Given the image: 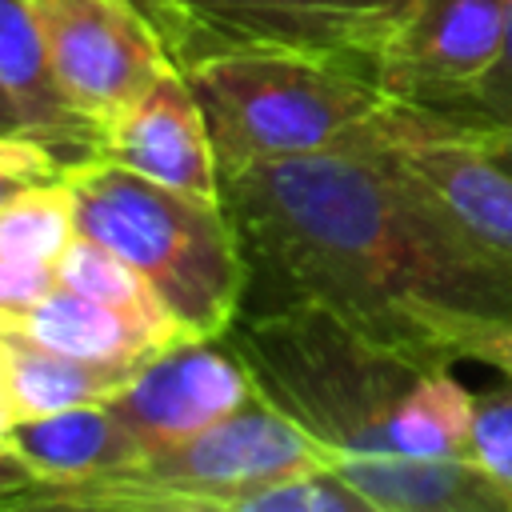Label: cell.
Wrapping results in <instances>:
<instances>
[{"label":"cell","instance_id":"cell-20","mask_svg":"<svg viewBox=\"0 0 512 512\" xmlns=\"http://www.w3.org/2000/svg\"><path fill=\"white\" fill-rule=\"evenodd\" d=\"M72 160L40 136H0V208L20 192L60 180Z\"/></svg>","mask_w":512,"mask_h":512},{"label":"cell","instance_id":"cell-7","mask_svg":"<svg viewBox=\"0 0 512 512\" xmlns=\"http://www.w3.org/2000/svg\"><path fill=\"white\" fill-rule=\"evenodd\" d=\"M60 96L100 140L168 68V40L136 0H32Z\"/></svg>","mask_w":512,"mask_h":512},{"label":"cell","instance_id":"cell-12","mask_svg":"<svg viewBox=\"0 0 512 512\" xmlns=\"http://www.w3.org/2000/svg\"><path fill=\"white\" fill-rule=\"evenodd\" d=\"M0 448L24 468L28 488L20 492H44V488H68L84 484L92 476H104L112 468H124L140 460L128 428L108 412V404H76L52 416L16 420Z\"/></svg>","mask_w":512,"mask_h":512},{"label":"cell","instance_id":"cell-24","mask_svg":"<svg viewBox=\"0 0 512 512\" xmlns=\"http://www.w3.org/2000/svg\"><path fill=\"white\" fill-rule=\"evenodd\" d=\"M472 360H476V364H488V368H496L504 380H512V324L500 328V332H492V336H484Z\"/></svg>","mask_w":512,"mask_h":512},{"label":"cell","instance_id":"cell-16","mask_svg":"<svg viewBox=\"0 0 512 512\" xmlns=\"http://www.w3.org/2000/svg\"><path fill=\"white\" fill-rule=\"evenodd\" d=\"M452 368L456 364H432L392 416V440L412 460H472L476 396Z\"/></svg>","mask_w":512,"mask_h":512},{"label":"cell","instance_id":"cell-15","mask_svg":"<svg viewBox=\"0 0 512 512\" xmlns=\"http://www.w3.org/2000/svg\"><path fill=\"white\" fill-rule=\"evenodd\" d=\"M0 376H4L16 420H36L76 404H100L132 372L76 360L60 348L40 344L20 324L0 320Z\"/></svg>","mask_w":512,"mask_h":512},{"label":"cell","instance_id":"cell-4","mask_svg":"<svg viewBox=\"0 0 512 512\" xmlns=\"http://www.w3.org/2000/svg\"><path fill=\"white\" fill-rule=\"evenodd\" d=\"M76 228L128 260L192 340H220L248 296V256L224 200L148 180L108 156L64 168Z\"/></svg>","mask_w":512,"mask_h":512},{"label":"cell","instance_id":"cell-10","mask_svg":"<svg viewBox=\"0 0 512 512\" xmlns=\"http://www.w3.org/2000/svg\"><path fill=\"white\" fill-rule=\"evenodd\" d=\"M100 156L168 188L224 200L208 120L180 64L168 68L128 112L104 128Z\"/></svg>","mask_w":512,"mask_h":512},{"label":"cell","instance_id":"cell-17","mask_svg":"<svg viewBox=\"0 0 512 512\" xmlns=\"http://www.w3.org/2000/svg\"><path fill=\"white\" fill-rule=\"evenodd\" d=\"M56 280L64 288H72V292H84V296H92L100 304H112V308L128 312L132 320L164 332L168 340H192L172 320V312L160 304V296L148 288V280L128 260H120L112 248H104L100 240L84 236L80 228L64 244V252L56 256Z\"/></svg>","mask_w":512,"mask_h":512},{"label":"cell","instance_id":"cell-19","mask_svg":"<svg viewBox=\"0 0 512 512\" xmlns=\"http://www.w3.org/2000/svg\"><path fill=\"white\" fill-rule=\"evenodd\" d=\"M420 112H428V108H420ZM428 116L436 124H444L448 132H460V136L512 132V20H508L504 44H500L496 60L488 64V72L468 92L432 108Z\"/></svg>","mask_w":512,"mask_h":512},{"label":"cell","instance_id":"cell-8","mask_svg":"<svg viewBox=\"0 0 512 512\" xmlns=\"http://www.w3.org/2000/svg\"><path fill=\"white\" fill-rule=\"evenodd\" d=\"M508 20L512 0H404L376 56V80L396 104L432 112L488 72Z\"/></svg>","mask_w":512,"mask_h":512},{"label":"cell","instance_id":"cell-1","mask_svg":"<svg viewBox=\"0 0 512 512\" xmlns=\"http://www.w3.org/2000/svg\"><path fill=\"white\" fill-rule=\"evenodd\" d=\"M220 196L256 292L244 308L316 304L424 364L472 360L512 324V256L396 156L384 116L348 144L228 172Z\"/></svg>","mask_w":512,"mask_h":512},{"label":"cell","instance_id":"cell-3","mask_svg":"<svg viewBox=\"0 0 512 512\" xmlns=\"http://www.w3.org/2000/svg\"><path fill=\"white\" fill-rule=\"evenodd\" d=\"M0 508L112 512H372L324 448L252 392L204 432L68 488L8 492Z\"/></svg>","mask_w":512,"mask_h":512},{"label":"cell","instance_id":"cell-22","mask_svg":"<svg viewBox=\"0 0 512 512\" xmlns=\"http://www.w3.org/2000/svg\"><path fill=\"white\" fill-rule=\"evenodd\" d=\"M56 264L52 260H28L0 252V316L28 312L56 288Z\"/></svg>","mask_w":512,"mask_h":512},{"label":"cell","instance_id":"cell-9","mask_svg":"<svg viewBox=\"0 0 512 512\" xmlns=\"http://www.w3.org/2000/svg\"><path fill=\"white\" fill-rule=\"evenodd\" d=\"M252 376L228 340H180L152 352L104 400L140 456L172 448L224 420L252 396Z\"/></svg>","mask_w":512,"mask_h":512},{"label":"cell","instance_id":"cell-14","mask_svg":"<svg viewBox=\"0 0 512 512\" xmlns=\"http://www.w3.org/2000/svg\"><path fill=\"white\" fill-rule=\"evenodd\" d=\"M0 320L20 324L40 344L60 348V352H68L76 360L104 364V368H124V372H132L152 352L180 344V340H168L164 332L132 320L128 312H120L112 304H100V300H92L84 292H72L64 284H56L28 312L0 316Z\"/></svg>","mask_w":512,"mask_h":512},{"label":"cell","instance_id":"cell-23","mask_svg":"<svg viewBox=\"0 0 512 512\" xmlns=\"http://www.w3.org/2000/svg\"><path fill=\"white\" fill-rule=\"evenodd\" d=\"M12 424H16V412H12V404H8V388H4V376H0V440L8 436ZM20 488H28V476H24V468L0 448V496L20 492Z\"/></svg>","mask_w":512,"mask_h":512},{"label":"cell","instance_id":"cell-18","mask_svg":"<svg viewBox=\"0 0 512 512\" xmlns=\"http://www.w3.org/2000/svg\"><path fill=\"white\" fill-rule=\"evenodd\" d=\"M72 236H76V200L64 176L36 184L0 208V252L56 264V256Z\"/></svg>","mask_w":512,"mask_h":512},{"label":"cell","instance_id":"cell-11","mask_svg":"<svg viewBox=\"0 0 512 512\" xmlns=\"http://www.w3.org/2000/svg\"><path fill=\"white\" fill-rule=\"evenodd\" d=\"M384 136L472 232L512 256V172L492 164L468 136L448 132L412 104H392L384 112Z\"/></svg>","mask_w":512,"mask_h":512},{"label":"cell","instance_id":"cell-6","mask_svg":"<svg viewBox=\"0 0 512 512\" xmlns=\"http://www.w3.org/2000/svg\"><path fill=\"white\" fill-rule=\"evenodd\" d=\"M184 68L224 48H292L376 72L404 0H136Z\"/></svg>","mask_w":512,"mask_h":512},{"label":"cell","instance_id":"cell-2","mask_svg":"<svg viewBox=\"0 0 512 512\" xmlns=\"http://www.w3.org/2000/svg\"><path fill=\"white\" fill-rule=\"evenodd\" d=\"M252 388L304 428L372 512H512V488L476 460H412L392 416L432 368L316 304L240 308L224 332Z\"/></svg>","mask_w":512,"mask_h":512},{"label":"cell","instance_id":"cell-13","mask_svg":"<svg viewBox=\"0 0 512 512\" xmlns=\"http://www.w3.org/2000/svg\"><path fill=\"white\" fill-rule=\"evenodd\" d=\"M0 84L20 100L36 136L60 148L68 160L100 152V132L72 112V104L60 96L52 80L32 0H0Z\"/></svg>","mask_w":512,"mask_h":512},{"label":"cell","instance_id":"cell-26","mask_svg":"<svg viewBox=\"0 0 512 512\" xmlns=\"http://www.w3.org/2000/svg\"><path fill=\"white\" fill-rule=\"evenodd\" d=\"M492 164H500L504 172H512V132H492V136H468Z\"/></svg>","mask_w":512,"mask_h":512},{"label":"cell","instance_id":"cell-5","mask_svg":"<svg viewBox=\"0 0 512 512\" xmlns=\"http://www.w3.org/2000/svg\"><path fill=\"white\" fill-rule=\"evenodd\" d=\"M204 108L220 176L364 136L392 96L376 72L292 48H224L184 64Z\"/></svg>","mask_w":512,"mask_h":512},{"label":"cell","instance_id":"cell-21","mask_svg":"<svg viewBox=\"0 0 512 512\" xmlns=\"http://www.w3.org/2000/svg\"><path fill=\"white\" fill-rule=\"evenodd\" d=\"M472 460L512 488V388L476 396Z\"/></svg>","mask_w":512,"mask_h":512},{"label":"cell","instance_id":"cell-25","mask_svg":"<svg viewBox=\"0 0 512 512\" xmlns=\"http://www.w3.org/2000/svg\"><path fill=\"white\" fill-rule=\"evenodd\" d=\"M0 136H36L28 112L20 108V100L0 84Z\"/></svg>","mask_w":512,"mask_h":512}]
</instances>
